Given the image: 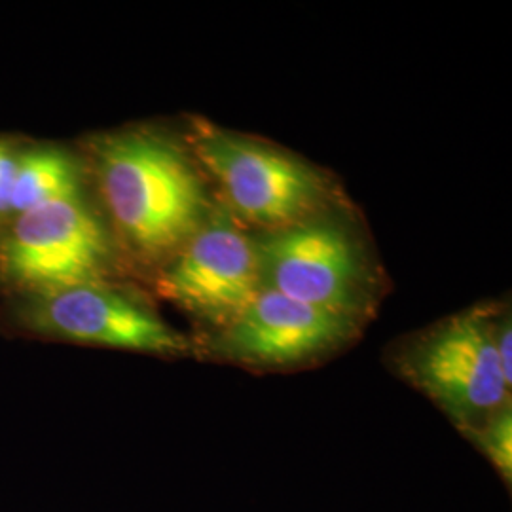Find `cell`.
Segmentation results:
<instances>
[{"mask_svg":"<svg viewBox=\"0 0 512 512\" xmlns=\"http://www.w3.org/2000/svg\"><path fill=\"white\" fill-rule=\"evenodd\" d=\"M399 372L458 425L463 435L511 406L488 310L458 313L425 330L397 355Z\"/></svg>","mask_w":512,"mask_h":512,"instance_id":"obj_3","label":"cell"},{"mask_svg":"<svg viewBox=\"0 0 512 512\" xmlns=\"http://www.w3.org/2000/svg\"><path fill=\"white\" fill-rule=\"evenodd\" d=\"M476 448L492 461L501 478L511 484L512 478V416L511 406L499 410L492 418L467 433Z\"/></svg>","mask_w":512,"mask_h":512,"instance_id":"obj_10","label":"cell"},{"mask_svg":"<svg viewBox=\"0 0 512 512\" xmlns=\"http://www.w3.org/2000/svg\"><path fill=\"white\" fill-rule=\"evenodd\" d=\"M2 325L19 336L162 359H186L198 353L192 338L173 329L147 302L110 281L10 296L2 308Z\"/></svg>","mask_w":512,"mask_h":512,"instance_id":"obj_2","label":"cell"},{"mask_svg":"<svg viewBox=\"0 0 512 512\" xmlns=\"http://www.w3.org/2000/svg\"><path fill=\"white\" fill-rule=\"evenodd\" d=\"M82 165L65 148L54 145L21 147L14 217L82 192Z\"/></svg>","mask_w":512,"mask_h":512,"instance_id":"obj_9","label":"cell"},{"mask_svg":"<svg viewBox=\"0 0 512 512\" xmlns=\"http://www.w3.org/2000/svg\"><path fill=\"white\" fill-rule=\"evenodd\" d=\"M355 319L262 289L211 340L217 357L253 368L308 365L348 344Z\"/></svg>","mask_w":512,"mask_h":512,"instance_id":"obj_8","label":"cell"},{"mask_svg":"<svg viewBox=\"0 0 512 512\" xmlns=\"http://www.w3.org/2000/svg\"><path fill=\"white\" fill-rule=\"evenodd\" d=\"M158 293L217 332L262 291L256 241L226 213H211L158 272Z\"/></svg>","mask_w":512,"mask_h":512,"instance_id":"obj_7","label":"cell"},{"mask_svg":"<svg viewBox=\"0 0 512 512\" xmlns=\"http://www.w3.org/2000/svg\"><path fill=\"white\" fill-rule=\"evenodd\" d=\"M511 321L509 319H499L495 321V348L499 355V363L503 368L505 380L511 384L512 368H511Z\"/></svg>","mask_w":512,"mask_h":512,"instance_id":"obj_12","label":"cell"},{"mask_svg":"<svg viewBox=\"0 0 512 512\" xmlns=\"http://www.w3.org/2000/svg\"><path fill=\"white\" fill-rule=\"evenodd\" d=\"M21 145L0 137V228L14 219V196Z\"/></svg>","mask_w":512,"mask_h":512,"instance_id":"obj_11","label":"cell"},{"mask_svg":"<svg viewBox=\"0 0 512 512\" xmlns=\"http://www.w3.org/2000/svg\"><path fill=\"white\" fill-rule=\"evenodd\" d=\"M92 164L114 232L145 264L162 268L213 213L202 167L164 131L107 133L93 141Z\"/></svg>","mask_w":512,"mask_h":512,"instance_id":"obj_1","label":"cell"},{"mask_svg":"<svg viewBox=\"0 0 512 512\" xmlns=\"http://www.w3.org/2000/svg\"><path fill=\"white\" fill-rule=\"evenodd\" d=\"M112 247L82 192L38 205L0 228V287L10 296L109 281Z\"/></svg>","mask_w":512,"mask_h":512,"instance_id":"obj_4","label":"cell"},{"mask_svg":"<svg viewBox=\"0 0 512 512\" xmlns=\"http://www.w3.org/2000/svg\"><path fill=\"white\" fill-rule=\"evenodd\" d=\"M192 154L241 219L275 232L310 220L327 198L321 173L279 148L198 120Z\"/></svg>","mask_w":512,"mask_h":512,"instance_id":"obj_5","label":"cell"},{"mask_svg":"<svg viewBox=\"0 0 512 512\" xmlns=\"http://www.w3.org/2000/svg\"><path fill=\"white\" fill-rule=\"evenodd\" d=\"M262 289L355 319L365 302V262L346 228L304 220L256 241Z\"/></svg>","mask_w":512,"mask_h":512,"instance_id":"obj_6","label":"cell"}]
</instances>
